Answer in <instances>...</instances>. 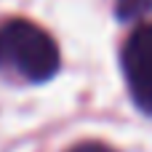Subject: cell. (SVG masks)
<instances>
[{
  "mask_svg": "<svg viewBox=\"0 0 152 152\" xmlns=\"http://www.w3.org/2000/svg\"><path fill=\"white\" fill-rule=\"evenodd\" d=\"M59 45L43 27L27 19H8L0 24V69L27 83H45L59 72Z\"/></svg>",
  "mask_w": 152,
  "mask_h": 152,
  "instance_id": "cell-1",
  "label": "cell"
},
{
  "mask_svg": "<svg viewBox=\"0 0 152 152\" xmlns=\"http://www.w3.org/2000/svg\"><path fill=\"white\" fill-rule=\"evenodd\" d=\"M120 61L134 104L152 118V24H142L131 32Z\"/></svg>",
  "mask_w": 152,
  "mask_h": 152,
  "instance_id": "cell-2",
  "label": "cell"
},
{
  "mask_svg": "<svg viewBox=\"0 0 152 152\" xmlns=\"http://www.w3.org/2000/svg\"><path fill=\"white\" fill-rule=\"evenodd\" d=\"M115 13L120 21H136L152 13V0H115Z\"/></svg>",
  "mask_w": 152,
  "mask_h": 152,
  "instance_id": "cell-3",
  "label": "cell"
},
{
  "mask_svg": "<svg viewBox=\"0 0 152 152\" xmlns=\"http://www.w3.org/2000/svg\"><path fill=\"white\" fill-rule=\"evenodd\" d=\"M67 152H115V150L110 144H104V142H80V144L69 147Z\"/></svg>",
  "mask_w": 152,
  "mask_h": 152,
  "instance_id": "cell-4",
  "label": "cell"
}]
</instances>
